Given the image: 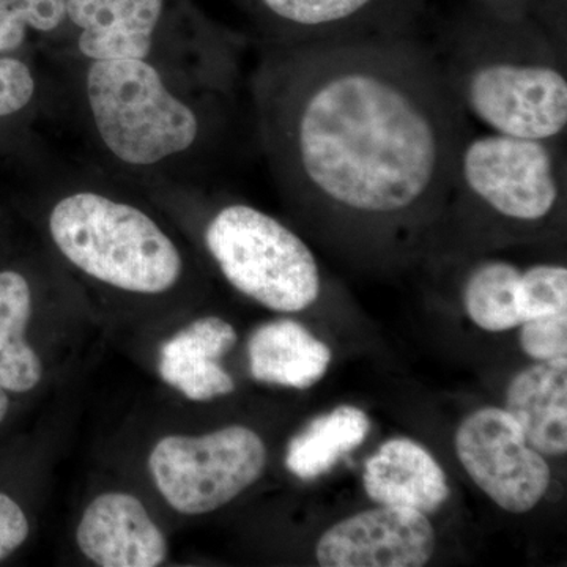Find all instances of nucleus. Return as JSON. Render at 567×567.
Instances as JSON below:
<instances>
[{"mask_svg":"<svg viewBox=\"0 0 567 567\" xmlns=\"http://www.w3.org/2000/svg\"><path fill=\"white\" fill-rule=\"evenodd\" d=\"M29 536V522L20 505L0 494V561L9 558Z\"/></svg>","mask_w":567,"mask_h":567,"instance_id":"27","label":"nucleus"},{"mask_svg":"<svg viewBox=\"0 0 567 567\" xmlns=\"http://www.w3.org/2000/svg\"><path fill=\"white\" fill-rule=\"evenodd\" d=\"M262 41L317 43L416 33L423 0H240Z\"/></svg>","mask_w":567,"mask_h":567,"instance_id":"10","label":"nucleus"},{"mask_svg":"<svg viewBox=\"0 0 567 567\" xmlns=\"http://www.w3.org/2000/svg\"><path fill=\"white\" fill-rule=\"evenodd\" d=\"M456 453L476 486L507 513H528L550 486L543 454L529 446L505 409L484 406L466 416L457 429Z\"/></svg>","mask_w":567,"mask_h":567,"instance_id":"9","label":"nucleus"},{"mask_svg":"<svg viewBox=\"0 0 567 567\" xmlns=\"http://www.w3.org/2000/svg\"><path fill=\"white\" fill-rule=\"evenodd\" d=\"M520 346L543 363L567 365V312L535 317L520 324Z\"/></svg>","mask_w":567,"mask_h":567,"instance_id":"23","label":"nucleus"},{"mask_svg":"<svg viewBox=\"0 0 567 567\" xmlns=\"http://www.w3.org/2000/svg\"><path fill=\"white\" fill-rule=\"evenodd\" d=\"M159 374L164 382L181 390L192 401H212L235 390L233 377L224 371L218 360L210 358L162 353Z\"/></svg>","mask_w":567,"mask_h":567,"instance_id":"19","label":"nucleus"},{"mask_svg":"<svg viewBox=\"0 0 567 567\" xmlns=\"http://www.w3.org/2000/svg\"><path fill=\"white\" fill-rule=\"evenodd\" d=\"M32 66L14 55H0V118L29 110L40 96Z\"/></svg>","mask_w":567,"mask_h":567,"instance_id":"24","label":"nucleus"},{"mask_svg":"<svg viewBox=\"0 0 567 567\" xmlns=\"http://www.w3.org/2000/svg\"><path fill=\"white\" fill-rule=\"evenodd\" d=\"M204 244L238 292L278 312H300L319 300L322 274L315 252L290 227L238 200L216 207Z\"/></svg>","mask_w":567,"mask_h":567,"instance_id":"7","label":"nucleus"},{"mask_svg":"<svg viewBox=\"0 0 567 567\" xmlns=\"http://www.w3.org/2000/svg\"><path fill=\"white\" fill-rule=\"evenodd\" d=\"M265 464L262 439L244 425L204 436H166L148 458L156 487L186 516L226 506L262 476Z\"/></svg>","mask_w":567,"mask_h":567,"instance_id":"8","label":"nucleus"},{"mask_svg":"<svg viewBox=\"0 0 567 567\" xmlns=\"http://www.w3.org/2000/svg\"><path fill=\"white\" fill-rule=\"evenodd\" d=\"M254 379L271 385L308 390L323 379L331 350L303 324L276 320L257 328L249 339Z\"/></svg>","mask_w":567,"mask_h":567,"instance_id":"15","label":"nucleus"},{"mask_svg":"<svg viewBox=\"0 0 567 567\" xmlns=\"http://www.w3.org/2000/svg\"><path fill=\"white\" fill-rule=\"evenodd\" d=\"M78 546L96 566L155 567L167 555L162 529L136 496L100 495L93 499L76 532Z\"/></svg>","mask_w":567,"mask_h":567,"instance_id":"12","label":"nucleus"},{"mask_svg":"<svg viewBox=\"0 0 567 567\" xmlns=\"http://www.w3.org/2000/svg\"><path fill=\"white\" fill-rule=\"evenodd\" d=\"M43 375L39 354L25 341L0 342V388L28 393Z\"/></svg>","mask_w":567,"mask_h":567,"instance_id":"25","label":"nucleus"},{"mask_svg":"<svg viewBox=\"0 0 567 567\" xmlns=\"http://www.w3.org/2000/svg\"><path fill=\"white\" fill-rule=\"evenodd\" d=\"M435 543L425 514L380 505L324 532L316 557L323 567H421L431 561Z\"/></svg>","mask_w":567,"mask_h":567,"instance_id":"11","label":"nucleus"},{"mask_svg":"<svg viewBox=\"0 0 567 567\" xmlns=\"http://www.w3.org/2000/svg\"><path fill=\"white\" fill-rule=\"evenodd\" d=\"M364 488L377 505L432 514L450 498L446 475L432 454L410 439L388 440L365 462Z\"/></svg>","mask_w":567,"mask_h":567,"instance_id":"13","label":"nucleus"},{"mask_svg":"<svg viewBox=\"0 0 567 567\" xmlns=\"http://www.w3.org/2000/svg\"><path fill=\"white\" fill-rule=\"evenodd\" d=\"M251 96L274 182L295 203L385 226L445 210L472 126L416 33L262 41Z\"/></svg>","mask_w":567,"mask_h":567,"instance_id":"1","label":"nucleus"},{"mask_svg":"<svg viewBox=\"0 0 567 567\" xmlns=\"http://www.w3.org/2000/svg\"><path fill=\"white\" fill-rule=\"evenodd\" d=\"M237 344L234 327L219 317H204L164 342L162 353L194 354L219 360Z\"/></svg>","mask_w":567,"mask_h":567,"instance_id":"21","label":"nucleus"},{"mask_svg":"<svg viewBox=\"0 0 567 567\" xmlns=\"http://www.w3.org/2000/svg\"><path fill=\"white\" fill-rule=\"evenodd\" d=\"M371 432V420L363 410L341 405L317 416L300 434L290 440L286 466L303 481L327 475L334 465L358 446Z\"/></svg>","mask_w":567,"mask_h":567,"instance_id":"16","label":"nucleus"},{"mask_svg":"<svg viewBox=\"0 0 567 567\" xmlns=\"http://www.w3.org/2000/svg\"><path fill=\"white\" fill-rule=\"evenodd\" d=\"M431 48L466 117L487 132L566 140V43L539 22L477 6Z\"/></svg>","mask_w":567,"mask_h":567,"instance_id":"3","label":"nucleus"},{"mask_svg":"<svg viewBox=\"0 0 567 567\" xmlns=\"http://www.w3.org/2000/svg\"><path fill=\"white\" fill-rule=\"evenodd\" d=\"M51 115L80 137V158L142 189L210 183L229 142L234 92L140 59L51 51Z\"/></svg>","mask_w":567,"mask_h":567,"instance_id":"2","label":"nucleus"},{"mask_svg":"<svg viewBox=\"0 0 567 567\" xmlns=\"http://www.w3.org/2000/svg\"><path fill=\"white\" fill-rule=\"evenodd\" d=\"M41 182L50 192L52 245L81 274L141 295L166 293L181 281V246L137 203L136 183L80 156L52 152Z\"/></svg>","mask_w":567,"mask_h":567,"instance_id":"4","label":"nucleus"},{"mask_svg":"<svg viewBox=\"0 0 567 567\" xmlns=\"http://www.w3.org/2000/svg\"><path fill=\"white\" fill-rule=\"evenodd\" d=\"M522 271L524 268L503 259H487L472 267L464 284V305L477 327L498 333L524 323Z\"/></svg>","mask_w":567,"mask_h":567,"instance_id":"17","label":"nucleus"},{"mask_svg":"<svg viewBox=\"0 0 567 567\" xmlns=\"http://www.w3.org/2000/svg\"><path fill=\"white\" fill-rule=\"evenodd\" d=\"M61 50L89 61L140 59L233 89L241 41L189 0H66Z\"/></svg>","mask_w":567,"mask_h":567,"instance_id":"5","label":"nucleus"},{"mask_svg":"<svg viewBox=\"0 0 567 567\" xmlns=\"http://www.w3.org/2000/svg\"><path fill=\"white\" fill-rule=\"evenodd\" d=\"M565 141L470 130L458 148L447 203L511 226L535 227L565 207Z\"/></svg>","mask_w":567,"mask_h":567,"instance_id":"6","label":"nucleus"},{"mask_svg":"<svg viewBox=\"0 0 567 567\" xmlns=\"http://www.w3.org/2000/svg\"><path fill=\"white\" fill-rule=\"evenodd\" d=\"M31 316V284L20 271H0V342L25 341Z\"/></svg>","mask_w":567,"mask_h":567,"instance_id":"22","label":"nucleus"},{"mask_svg":"<svg viewBox=\"0 0 567 567\" xmlns=\"http://www.w3.org/2000/svg\"><path fill=\"white\" fill-rule=\"evenodd\" d=\"M520 311L525 320L567 312V268L561 264H535L524 268Z\"/></svg>","mask_w":567,"mask_h":567,"instance_id":"20","label":"nucleus"},{"mask_svg":"<svg viewBox=\"0 0 567 567\" xmlns=\"http://www.w3.org/2000/svg\"><path fill=\"white\" fill-rule=\"evenodd\" d=\"M9 398H7L6 390L0 388V424H2L3 417H6L7 412H9Z\"/></svg>","mask_w":567,"mask_h":567,"instance_id":"28","label":"nucleus"},{"mask_svg":"<svg viewBox=\"0 0 567 567\" xmlns=\"http://www.w3.org/2000/svg\"><path fill=\"white\" fill-rule=\"evenodd\" d=\"M506 412L524 431L529 446L544 456L567 451V365L537 363L514 377Z\"/></svg>","mask_w":567,"mask_h":567,"instance_id":"14","label":"nucleus"},{"mask_svg":"<svg viewBox=\"0 0 567 567\" xmlns=\"http://www.w3.org/2000/svg\"><path fill=\"white\" fill-rule=\"evenodd\" d=\"M31 33L50 40L51 50L65 47L66 0H0V55L21 50Z\"/></svg>","mask_w":567,"mask_h":567,"instance_id":"18","label":"nucleus"},{"mask_svg":"<svg viewBox=\"0 0 567 567\" xmlns=\"http://www.w3.org/2000/svg\"><path fill=\"white\" fill-rule=\"evenodd\" d=\"M477 6L507 17L532 18L566 43V0H476Z\"/></svg>","mask_w":567,"mask_h":567,"instance_id":"26","label":"nucleus"}]
</instances>
